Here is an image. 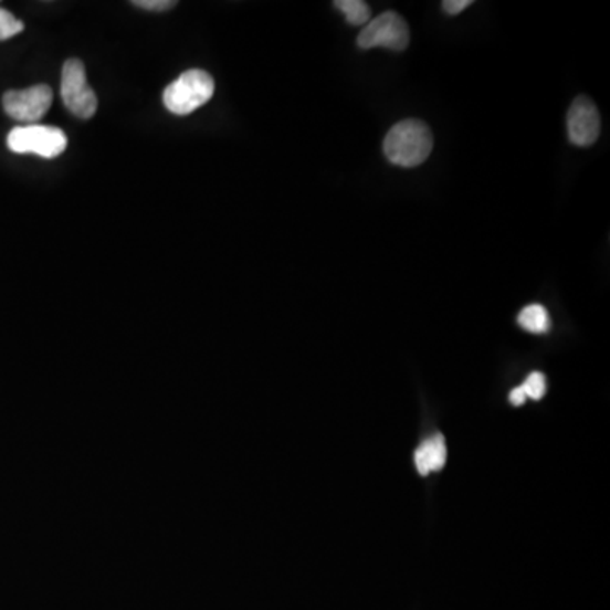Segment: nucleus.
I'll list each match as a JSON object with an SVG mask.
<instances>
[{
    "label": "nucleus",
    "mask_w": 610,
    "mask_h": 610,
    "mask_svg": "<svg viewBox=\"0 0 610 610\" xmlns=\"http://www.w3.org/2000/svg\"><path fill=\"white\" fill-rule=\"evenodd\" d=\"M446 456L448 450L443 434H434L416 450V469L424 476L431 472H441L446 463Z\"/></svg>",
    "instance_id": "6e6552de"
},
{
    "label": "nucleus",
    "mask_w": 610,
    "mask_h": 610,
    "mask_svg": "<svg viewBox=\"0 0 610 610\" xmlns=\"http://www.w3.org/2000/svg\"><path fill=\"white\" fill-rule=\"evenodd\" d=\"M22 30H24L22 21H19L18 18H14L6 9H0V41L11 40L15 34L21 33Z\"/></svg>",
    "instance_id": "9b49d317"
},
{
    "label": "nucleus",
    "mask_w": 610,
    "mask_h": 610,
    "mask_svg": "<svg viewBox=\"0 0 610 610\" xmlns=\"http://www.w3.org/2000/svg\"><path fill=\"white\" fill-rule=\"evenodd\" d=\"M409 41H411V31H409L406 19L397 12L389 11L371 19L365 25L356 43L361 50L380 46L392 51H403L409 46Z\"/></svg>",
    "instance_id": "39448f33"
},
{
    "label": "nucleus",
    "mask_w": 610,
    "mask_h": 610,
    "mask_svg": "<svg viewBox=\"0 0 610 610\" xmlns=\"http://www.w3.org/2000/svg\"><path fill=\"white\" fill-rule=\"evenodd\" d=\"M214 78L203 70H189L164 92V104L175 116H189L214 95Z\"/></svg>",
    "instance_id": "f03ea898"
},
{
    "label": "nucleus",
    "mask_w": 610,
    "mask_h": 610,
    "mask_svg": "<svg viewBox=\"0 0 610 610\" xmlns=\"http://www.w3.org/2000/svg\"><path fill=\"white\" fill-rule=\"evenodd\" d=\"M469 6H472V0H444L443 2L444 12L451 15L460 14Z\"/></svg>",
    "instance_id": "4468645a"
},
{
    "label": "nucleus",
    "mask_w": 610,
    "mask_h": 610,
    "mask_svg": "<svg viewBox=\"0 0 610 610\" xmlns=\"http://www.w3.org/2000/svg\"><path fill=\"white\" fill-rule=\"evenodd\" d=\"M53 102V91L48 85H34L24 91H9L2 97L6 114L25 126L36 124Z\"/></svg>",
    "instance_id": "423d86ee"
},
{
    "label": "nucleus",
    "mask_w": 610,
    "mask_h": 610,
    "mask_svg": "<svg viewBox=\"0 0 610 610\" xmlns=\"http://www.w3.org/2000/svg\"><path fill=\"white\" fill-rule=\"evenodd\" d=\"M568 136L577 146H592L600 135V114L590 98L578 97L567 117Z\"/></svg>",
    "instance_id": "0eeeda50"
},
{
    "label": "nucleus",
    "mask_w": 610,
    "mask_h": 610,
    "mask_svg": "<svg viewBox=\"0 0 610 610\" xmlns=\"http://www.w3.org/2000/svg\"><path fill=\"white\" fill-rule=\"evenodd\" d=\"M335 6L346 15L349 24L367 25L371 21L370 8L364 0H336Z\"/></svg>",
    "instance_id": "9d476101"
},
{
    "label": "nucleus",
    "mask_w": 610,
    "mask_h": 610,
    "mask_svg": "<svg viewBox=\"0 0 610 610\" xmlns=\"http://www.w3.org/2000/svg\"><path fill=\"white\" fill-rule=\"evenodd\" d=\"M133 6L145 11L164 12L173 9L177 2L175 0H135Z\"/></svg>",
    "instance_id": "ddd939ff"
},
{
    "label": "nucleus",
    "mask_w": 610,
    "mask_h": 610,
    "mask_svg": "<svg viewBox=\"0 0 610 610\" xmlns=\"http://www.w3.org/2000/svg\"><path fill=\"white\" fill-rule=\"evenodd\" d=\"M432 143L431 129L422 120L407 119L390 129L383 141V152L390 164L414 168L428 160Z\"/></svg>",
    "instance_id": "f257e3e1"
},
{
    "label": "nucleus",
    "mask_w": 610,
    "mask_h": 610,
    "mask_svg": "<svg viewBox=\"0 0 610 610\" xmlns=\"http://www.w3.org/2000/svg\"><path fill=\"white\" fill-rule=\"evenodd\" d=\"M517 323L523 329L533 333V335H545L551 329L548 311L539 304H530L524 307L517 316Z\"/></svg>",
    "instance_id": "1a4fd4ad"
},
{
    "label": "nucleus",
    "mask_w": 610,
    "mask_h": 610,
    "mask_svg": "<svg viewBox=\"0 0 610 610\" xmlns=\"http://www.w3.org/2000/svg\"><path fill=\"white\" fill-rule=\"evenodd\" d=\"M66 145L69 139L60 127L40 124L14 127L8 136L9 149L19 155L31 152L41 158H56L65 151Z\"/></svg>",
    "instance_id": "7ed1b4c3"
},
{
    "label": "nucleus",
    "mask_w": 610,
    "mask_h": 610,
    "mask_svg": "<svg viewBox=\"0 0 610 610\" xmlns=\"http://www.w3.org/2000/svg\"><path fill=\"white\" fill-rule=\"evenodd\" d=\"M62 98L66 109L81 119H91L98 107L97 95L87 82L81 60H66L62 70Z\"/></svg>",
    "instance_id": "20e7f679"
},
{
    "label": "nucleus",
    "mask_w": 610,
    "mask_h": 610,
    "mask_svg": "<svg viewBox=\"0 0 610 610\" xmlns=\"http://www.w3.org/2000/svg\"><path fill=\"white\" fill-rule=\"evenodd\" d=\"M526 393H524V390L520 389V387H517V389H514L513 392H511V402H513V406H523L524 402H526Z\"/></svg>",
    "instance_id": "2eb2a0df"
},
{
    "label": "nucleus",
    "mask_w": 610,
    "mask_h": 610,
    "mask_svg": "<svg viewBox=\"0 0 610 610\" xmlns=\"http://www.w3.org/2000/svg\"><path fill=\"white\" fill-rule=\"evenodd\" d=\"M520 389L524 390V393H526V397H529V399H543L546 393L545 375L539 374V371H534V374L527 377V380L524 381V386H520Z\"/></svg>",
    "instance_id": "f8f14e48"
}]
</instances>
